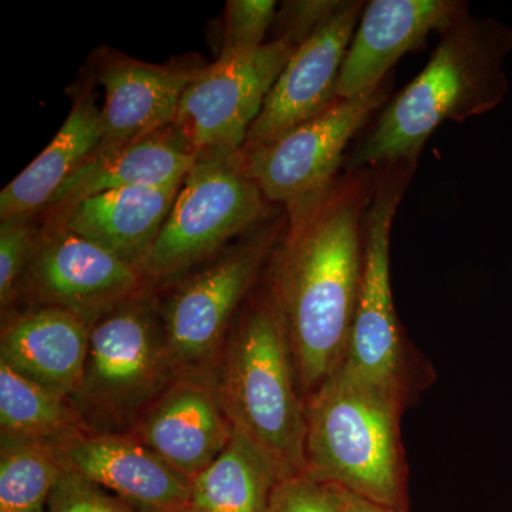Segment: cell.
<instances>
[{
	"label": "cell",
	"mask_w": 512,
	"mask_h": 512,
	"mask_svg": "<svg viewBox=\"0 0 512 512\" xmlns=\"http://www.w3.org/2000/svg\"><path fill=\"white\" fill-rule=\"evenodd\" d=\"M468 18L458 0H373L366 3L340 70L338 99L370 92L386 82L400 57Z\"/></svg>",
	"instance_id": "4fadbf2b"
},
{
	"label": "cell",
	"mask_w": 512,
	"mask_h": 512,
	"mask_svg": "<svg viewBox=\"0 0 512 512\" xmlns=\"http://www.w3.org/2000/svg\"><path fill=\"white\" fill-rule=\"evenodd\" d=\"M67 467L136 512H185L190 478L131 434L82 431L56 444Z\"/></svg>",
	"instance_id": "9a60e30c"
},
{
	"label": "cell",
	"mask_w": 512,
	"mask_h": 512,
	"mask_svg": "<svg viewBox=\"0 0 512 512\" xmlns=\"http://www.w3.org/2000/svg\"><path fill=\"white\" fill-rule=\"evenodd\" d=\"M296 46L285 39L201 67L183 94L173 128L197 158L234 156Z\"/></svg>",
	"instance_id": "ba28073f"
},
{
	"label": "cell",
	"mask_w": 512,
	"mask_h": 512,
	"mask_svg": "<svg viewBox=\"0 0 512 512\" xmlns=\"http://www.w3.org/2000/svg\"><path fill=\"white\" fill-rule=\"evenodd\" d=\"M92 325L59 308H35L3 323L0 360L70 399L82 380Z\"/></svg>",
	"instance_id": "ac0fdd59"
},
{
	"label": "cell",
	"mask_w": 512,
	"mask_h": 512,
	"mask_svg": "<svg viewBox=\"0 0 512 512\" xmlns=\"http://www.w3.org/2000/svg\"><path fill=\"white\" fill-rule=\"evenodd\" d=\"M366 3L345 0L295 52L266 97L242 150L274 143L338 101L340 70Z\"/></svg>",
	"instance_id": "7c38bea8"
},
{
	"label": "cell",
	"mask_w": 512,
	"mask_h": 512,
	"mask_svg": "<svg viewBox=\"0 0 512 512\" xmlns=\"http://www.w3.org/2000/svg\"><path fill=\"white\" fill-rule=\"evenodd\" d=\"M222 407L279 480L306 470V406L284 319L271 289L249 301L225 349L217 382Z\"/></svg>",
	"instance_id": "3957f363"
},
{
	"label": "cell",
	"mask_w": 512,
	"mask_h": 512,
	"mask_svg": "<svg viewBox=\"0 0 512 512\" xmlns=\"http://www.w3.org/2000/svg\"><path fill=\"white\" fill-rule=\"evenodd\" d=\"M390 83L335 104L266 146L241 150L245 170L269 202L286 210L338 177L350 140L389 101Z\"/></svg>",
	"instance_id": "30bf717a"
},
{
	"label": "cell",
	"mask_w": 512,
	"mask_h": 512,
	"mask_svg": "<svg viewBox=\"0 0 512 512\" xmlns=\"http://www.w3.org/2000/svg\"><path fill=\"white\" fill-rule=\"evenodd\" d=\"M404 407L339 367L306 403V476L406 511Z\"/></svg>",
	"instance_id": "277c9868"
},
{
	"label": "cell",
	"mask_w": 512,
	"mask_h": 512,
	"mask_svg": "<svg viewBox=\"0 0 512 512\" xmlns=\"http://www.w3.org/2000/svg\"><path fill=\"white\" fill-rule=\"evenodd\" d=\"M39 227L33 220L0 222V305L8 309L19 296L20 284L28 271Z\"/></svg>",
	"instance_id": "d4e9b609"
},
{
	"label": "cell",
	"mask_w": 512,
	"mask_h": 512,
	"mask_svg": "<svg viewBox=\"0 0 512 512\" xmlns=\"http://www.w3.org/2000/svg\"><path fill=\"white\" fill-rule=\"evenodd\" d=\"M340 501H342L343 512H406L399 510V508L389 507V505H383L375 503V501L366 500V498L360 497L350 493V491L339 488Z\"/></svg>",
	"instance_id": "f1b7e54d"
},
{
	"label": "cell",
	"mask_w": 512,
	"mask_h": 512,
	"mask_svg": "<svg viewBox=\"0 0 512 512\" xmlns=\"http://www.w3.org/2000/svg\"><path fill=\"white\" fill-rule=\"evenodd\" d=\"M265 195L234 156L198 158L144 264L147 282L184 274L268 215Z\"/></svg>",
	"instance_id": "52a82bcc"
},
{
	"label": "cell",
	"mask_w": 512,
	"mask_h": 512,
	"mask_svg": "<svg viewBox=\"0 0 512 512\" xmlns=\"http://www.w3.org/2000/svg\"><path fill=\"white\" fill-rule=\"evenodd\" d=\"M197 160L173 126L97 151L57 192L45 214L100 192L183 183Z\"/></svg>",
	"instance_id": "d6986e66"
},
{
	"label": "cell",
	"mask_w": 512,
	"mask_h": 512,
	"mask_svg": "<svg viewBox=\"0 0 512 512\" xmlns=\"http://www.w3.org/2000/svg\"><path fill=\"white\" fill-rule=\"evenodd\" d=\"M417 164H384L373 170L365 217L362 284L342 369L394 396L407 397L406 343L394 309L390 238L397 208Z\"/></svg>",
	"instance_id": "8992f818"
},
{
	"label": "cell",
	"mask_w": 512,
	"mask_h": 512,
	"mask_svg": "<svg viewBox=\"0 0 512 512\" xmlns=\"http://www.w3.org/2000/svg\"><path fill=\"white\" fill-rule=\"evenodd\" d=\"M103 138L100 109L84 90L49 146L0 192V220H33L45 214L77 170L96 153Z\"/></svg>",
	"instance_id": "ffe728a7"
},
{
	"label": "cell",
	"mask_w": 512,
	"mask_h": 512,
	"mask_svg": "<svg viewBox=\"0 0 512 512\" xmlns=\"http://www.w3.org/2000/svg\"><path fill=\"white\" fill-rule=\"evenodd\" d=\"M2 437L60 444L86 431L69 399L37 384L0 360Z\"/></svg>",
	"instance_id": "7402d4cb"
},
{
	"label": "cell",
	"mask_w": 512,
	"mask_h": 512,
	"mask_svg": "<svg viewBox=\"0 0 512 512\" xmlns=\"http://www.w3.org/2000/svg\"><path fill=\"white\" fill-rule=\"evenodd\" d=\"M232 433L217 383L207 375H178L128 434L191 480L217 460Z\"/></svg>",
	"instance_id": "5bb4252c"
},
{
	"label": "cell",
	"mask_w": 512,
	"mask_h": 512,
	"mask_svg": "<svg viewBox=\"0 0 512 512\" xmlns=\"http://www.w3.org/2000/svg\"><path fill=\"white\" fill-rule=\"evenodd\" d=\"M372 185V168L346 171L288 208V231L274 252L268 286L308 399L335 375L348 350Z\"/></svg>",
	"instance_id": "6da1fadb"
},
{
	"label": "cell",
	"mask_w": 512,
	"mask_h": 512,
	"mask_svg": "<svg viewBox=\"0 0 512 512\" xmlns=\"http://www.w3.org/2000/svg\"><path fill=\"white\" fill-rule=\"evenodd\" d=\"M175 377L163 318L144 292L93 323L82 380L69 402L84 430L128 434Z\"/></svg>",
	"instance_id": "5b68a950"
},
{
	"label": "cell",
	"mask_w": 512,
	"mask_h": 512,
	"mask_svg": "<svg viewBox=\"0 0 512 512\" xmlns=\"http://www.w3.org/2000/svg\"><path fill=\"white\" fill-rule=\"evenodd\" d=\"M278 239L276 225L261 229L191 276L168 299L161 318L177 376L205 375L214 365L239 305L274 255Z\"/></svg>",
	"instance_id": "9c48e42d"
},
{
	"label": "cell",
	"mask_w": 512,
	"mask_h": 512,
	"mask_svg": "<svg viewBox=\"0 0 512 512\" xmlns=\"http://www.w3.org/2000/svg\"><path fill=\"white\" fill-rule=\"evenodd\" d=\"M198 70L104 53L97 66L104 104L100 109L103 138L96 153L173 126L183 94Z\"/></svg>",
	"instance_id": "2e32d148"
},
{
	"label": "cell",
	"mask_w": 512,
	"mask_h": 512,
	"mask_svg": "<svg viewBox=\"0 0 512 512\" xmlns=\"http://www.w3.org/2000/svg\"><path fill=\"white\" fill-rule=\"evenodd\" d=\"M269 512H343L338 487L306 476L276 484Z\"/></svg>",
	"instance_id": "4316f807"
},
{
	"label": "cell",
	"mask_w": 512,
	"mask_h": 512,
	"mask_svg": "<svg viewBox=\"0 0 512 512\" xmlns=\"http://www.w3.org/2000/svg\"><path fill=\"white\" fill-rule=\"evenodd\" d=\"M274 468L239 431L214 463L192 477L185 512H269Z\"/></svg>",
	"instance_id": "44dd1931"
},
{
	"label": "cell",
	"mask_w": 512,
	"mask_h": 512,
	"mask_svg": "<svg viewBox=\"0 0 512 512\" xmlns=\"http://www.w3.org/2000/svg\"><path fill=\"white\" fill-rule=\"evenodd\" d=\"M511 50V30L493 19L468 16L447 30L427 66L384 104L348 171L417 164L441 124L463 123L495 109L508 90L503 64Z\"/></svg>",
	"instance_id": "7a4b0ae2"
},
{
	"label": "cell",
	"mask_w": 512,
	"mask_h": 512,
	"mask_svg": "<svg viewBox=\"0 0 512 512\" xmlns=\"http://www.w3.org/2000/svg\"><path fill=\"white\" fill-rule=\"evenodd\" d=\"M275 0H229L225 8L221 56L254 52L265 45L276 18Z\"/></svg>",
	"instance_id": "cb8c5ba5"
},
{
	"label": "cell",
	"mask_w": 512,
	"mask_h": 512,
	"mask_svg": "<svg viewBox=\"0 0 512 512\" xmlns=\"http://www.w3.org/2000/svg\"><path fill=\"white\" fill-rule=\"evenodd\" d=\"M342 3L340 0H298L284 3L281 13L275 18L281 28L278 39L288 40L296 47L302 45L338 12Z\"/></svg>",
	"instance_id": "83f0119b"
},
{
	"label": "cell",
	"mask_w": 512,
	"mask_h": 512,
	"mask_svg": "<svg viewBox=\"0 0 512 512\" xmlns=\"http://www.w3.org/2000/svg\"><path fill=\"white\" fill-rule=\"evenodd\" d=\"M63 470L56 444L2 437L0 512H45Z\"/></svg>",
	"instance_id": "603a6c76"
},
{
	"label": "cell",
	"mask_w": 512,
	"mask_h": 512,
	"mask_svg": "<svg viewBox=\"0 0 512 512\" xmlns=\"http://www.w3.org/2000/svg\"><path fill=\"white\" fill-rule=\"evenodd\" d=\"M45 512H136L92 480L64 464Z\"/></svg>",
	"instance_id": "484cf974"
},
{
	"label": "cell",
	"mask_w": 512,
	"mask_h": 512,
	"mask_svg": "<svg viewBox=\"0 0 512 512\" xmlns=\"http://www.w3.org/2000/svg\"><path fill=\"white\" fill-rule=\"evenodd\" d=\"M183 183L100 192L47 212L45 220L63 225L141 271Z\"/></svg>",
	"instance_id": "e0dca14e"
},
{
	"label": "cell",
	"mask_w": 512,
	"mask_h": 512,
	"mask_svg": "<svg viewBox=\"0 0 512 512\" xmlns=\"http://www.w3.org/2000/svg\"><path fill=\"white\" fill-rule=\"evenodd\" d=\"M140 269L74 234L57 222H43L19 295L37 308L76 313L93 325L97 319L146 292Z\"/></svg>",
	"instance_id": "8fae6325"
}]
</instances>
